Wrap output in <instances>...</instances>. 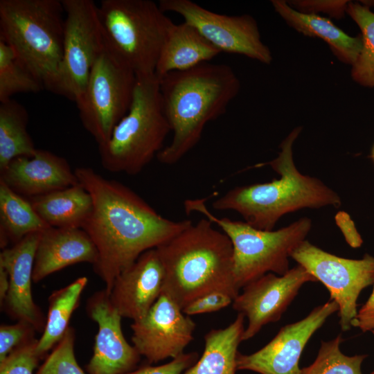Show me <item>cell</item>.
Instances as JSON below:
<instances>
[{
  "mask_svg": "<svg viewBox=\"0 0 374 374\" xmlns=\"http://www.w3.org/2000/svg\"><path fill=\"white\" fill-rule=\"evenodd\" d=\"M74 171L92 197V210L82 229L96 247L98 259L93 268L109 294L116 276L143 253L167 242L192 223L163 217L130 188L91 168Z\"/></svg>",
  "mask_w": 374,
  "mask_h": 374,
  "instance_id": "cell-1",
  "label": "cell"
},
{
  "mask_svg": "<svg viewBox=\"0 0 374 374\" xmlns=\"http://www.w3.org/2000/svg\"><path fill=\"white\" fill-rule=\"evenodd\" d=\"M159 79L172 139L157 159L163 164L172 165L198 143L208 122L225 113L240 84L229 66L209 62L170 72Z\"/></svg>",
  "mask_w": 374,
  "mask_h": 374,
  "instance_id": "cell-2",
  "label": "cell"
},
{
  "mask_svg": "<svg viewBox=\"0 0 374 374\" xmlns=\"http://www.w3.org/2000/svg\"><path fill=\"white\" fill-rule=\"evenodd\" d=\"M335 221L340 228L346 242L352 248L360 247L363 240L350 215L346 212L340 211L337 213Z\"/></svg>",
  "mask_w": 374,
  "mask_h": 374,
  "instance_id": "cell-37",
  "label": "cell"
},
{
  "mask_svg": "<svg viewBox=\"0 0 374 374\" xmlns=\"http://www.w3.org/2000/svg\"><path fill=\"white\" fill-rule=\"evenodd\" d=\"M28 122V112L21 103L12 98L0 102V170L17 157L36 153Z\"/></svg>",
  "mask_w": 374,
  "mask_h": 374,
  "instance_id": "cell-26",
  "label": "cell"
},
{
  "mask_svg": "<svg viewBox=\"0 0 374 374\" xmlns=\"http://www.w3.org/2000/svg\"><path fill=\"white\" fill-rule=\"evenodd\" d=\"M64 33L58 94L81 99L91 69L106 46L98 6L92 0H62Z\"/></svg>",
  "mask_w": 374,
  "mask_h": 374,
  "instance_id": "cell-10",
  "label": "cell"
},
{
  "mask_svg": "<svg viewBox=\"0 0 374 374\" xmlns=\"http://www.w3.org/2000/svg\"><path fill=\"white\" fill-rule=\"evenodd\" d=\"M87 315L98 326L88 374H125L134 370L141 355L125 338L123 318L113 306L105 289L95 292L87 302Z\"/></svg>",
  "mask_w": 374,
  "mask_h": 374,
  "instance_id": "cell-16",
  "label": "cell"
},
{
  "mask_svg": "<svg viewBox=\"0 0 374 374\" xmlns=\"http://www.w3.org/2000/svg\"><path fill=\"white\" fill-rule=\"evenodd\" d=\"M271 4L289 26L305 36L323 39L341 62L350 65L355 62L362 47L361 35L351 37L329 19L298 11L285 1L272 0Z\"/></svg>",
  "mask_w": 374,
  "mask_h": 374,
  "instance_id": "cell-22",
  "label": "cell"
},
{
  "mask_svg": "<svg viewBox=\"0 0 374 374\" xmlns=\"http://www.w3.org/2000/svg\"><path fill=\"white\" fill-rule=\"evenodd\" d=\"M317 282L301 265L283 276L267 273L242 287L232 307L248 320L242 341L251 339L262 328L278 321L306 283Z\"/></svg>",
  "mask_w": 374,
  "mask_h": 374,
  "instance_id": "cell-14",
  "label": "cell"
},
{
  "mask_svg": "<svg viewBox=\"0 0 374 374\" xmlns=\"http://www.w3.org/2000/svg\"><path fill=\"white\" fill-rule=\"evenodd\" d=\"M233 299L227 294L216 292L205 294L186 305L183 312L188 316L219 311L232 304Z\"/></svg>",
  "mask_w": 374,
  "mask_h": 374,
  "instance_id": "cell-35",
  "label": "cell"
},
{
  "mask_svg": "<svg viewBox=\"0 0 374 374\" xmlns=\"http://www.w3.org/2000/svg\"><path fill=\"white\" fill-rule=\"evenodd\" d=\"M41 233H31L0 253V267L9 276L8 290L1 307L9 317L28 323L36 332H43L46 321L33 301L31 288L35 255Z\"/></svg>",
  "mask_w": 374,
  "mask_h": 374,
  "instance_id": "cell-17",
  "label": "cell"
},
{
  "mask_svg": "<svg viewBox=\"0 0 374 374\" xmlns=\"http://www.w3.org/2000/svg\"><path fill=\"white\" fill-rule=\"evenodd\" d=\"M9 287V276L6 270L0 267V304H3Z\"/></svg>",
  "mask_w": 374,
  "mask_h": 374,
  "instance_id": "cell-39",
  "label": "cell"
},
{
  "mask_svg": "<svg viewBox=\"0 0 374 374\" xmlns=\"http://www.w3.org/2000/svg\"><path fill=\"white\" fill-rule=\"evenodd\" d=\"M341 341L340 334L330 341H321L314 362L302 368L301 374H362V364L367 355H344L340 350Z\"/></svg>",
  "mask_w": 374,
  "mask_h": 374,
  "instance_id": "cell-30",
  "label": "cell"
},
{
  "mask_svg": "<svg viewBox=\"0 0 374 374\" xmlns=\"http://www.w3.org/2000/svg\"><path fill=\"white\" fill-rule=\"evenodd\" d=\"M0 180L26 198L79 184L74 170L65 158L39 149L31 157L12 159L0 170Z\"/></svg>",
  "mask_w": 374,
  "mask_h": 374,
  "instance_id": "cell-19",
  "label": "cell"
},
{
  "mask_svg": "<svg viewBox=\"0 0 374 374\" xmlns=\"http://www.w3.org/2000/svg\"><path fill=\"white\" fill-rule=\"evenodd\" d=\"M348 1H294L292 4L298 11L314 13L323 11L334 17L341 18L346 12Z\"/></svg>",
  "mask_w": 374,
  "mask_h": 374,
  "instance_id": "cell-36",
  "label": "cell"
},
{
  "mask_svg": "<svg viewBox=\"0 0 374 374\" xmlns=\"http://www.w3.org/2000/svg\"><path fill=\"white\" fill-rule=\"evenodd\" d=\"M164 270L157 249L143 253L115 278L110 301L122 317L145 316L162 294Z\"/></svg>",
  "mask_w": 374,
  "mask_h": 374,
  "instance_id": "cell-18",
  "label": "cell"
},
{
  "mask_svg": "<svg viewBox=\"0 0 374 374\" xmlns=\"http://www.w3.org/2000/svg\"><path fill=\"white\" fill-rule=\"evenodd\" d=\"M371 157L372 159V160L374 162V145L371 149Z\"/></svg>",
  "mask_w": 374,
  "mask_h": 374,
  "instance_id": "cell-40",
  "label": "cell"
},
{
  "mask_svg": "<svg viewBox=\"0 0 374 374\" xmlns=\"http://www.w3.org/2000/svg\"><path fill=\"white\" fill-rule=\"evenodd\" d=\"M98 12L108 48L136 75L155 73L171 19L150 0H102Z\"/></svg>",
  "mask_w": 374,
  "mask_h": 374,
  "instance_id": "cell-8",
  "label": "cell"
},
{
  "mask_svg": "<svg viewBox=\"0 0 374 374\" xmlns=\"http://www.w3.org/2000/svg\"><path fill=\"white\" fill-rule=\"evenodd\" d=\"M220 53L190 24L171 20L158 58V78L173 71H185L208 62Z\"/></svg>",
  "mask_w": 374,
  "mask_h": 374,
  "instance_id": "cell-21",
  "label": "cell"
},
{
  "mask_svg": "<svg viewBox=\"0 0 374 374\" xmlns=\"http://www.w3.org/2000/svg\"><path fill=\"white\" fill-rule=\"evenodd\" d=\"M170 132L159 79L155 73L136 76L127 113L116 125L109 140L98 145L101 165L111 172L136 175L164 148Z\"/></svg>",
  "mask_w": 374,
  "mask_h": 374,
  "instance_id": "cell-6",
  "label": "cell"
},
{
  "mask_svg": "<svg viewBox=\"0 0 374 374\" xmlns=\"http://www.w3.org/2000/svg\"><path fill=\"white\" fill-rule=\"evenodd\" d=\"M35 338L14 349L0 362V374H33L42 358L37 353Z\"/></svg>",
  "mask_w": 374,
  "mask_h": 374,
  "instance_id": "cell-32",
  "label": "cell"
},
{
  "mask_svg": "<svg viewBox=\"0 0 374 374\" xmlns=\"http://www.w3.org/2000/svg\"><path fill=\"white\" fill-rule=\"evenodd\" d=\"M27 199L39 216L55 228H82L93 207L91 195L80 183Z\"/></svg>",
  "mask_w": 374,
  "mask_h": 374,
  "instance_id": "cell-23",
  "label": "cell"
},
{
  "mask_svg": "<svg viewBox=\"0 0 374 374\" xmlns=\"http://www.w3.org/2000/svg\"><path fill=\"white\" fill-rule=\"evenodd\" d=\"M199 359L197 352L184 353L159 366L145 365L125 374H181Z\"/></svg>",
  "mask_w": 374,
  "mask_h": 374,
  "instance_id": "cell-34",
  "label": "cell"
},
{
  "mask_svg": "<svg viewBox=\"0 0 374 374\" xmlns=\"http://www.w3.org/2000/svg\"><path fill=\"white\" fill-rule=\"evenodd\" d=\"M42 84L17 59L12 48L0 39V102L19 93H37Z\"/></svg>",
  "mask_w": 374,
  "mask_h": 374,
  "instance_id": "cell-29",
  "label": "cell"
},
{
  "mask_svg": "<svg viewBox=\"0 0 374 374\" xmlns=\"http://www.w3.org/2000/svg\"><path fill=\"white\" fill-rule=\"evenodd\" d=\"M195 328L191 317L162 293L145 316L133 321L132 341L149 364L157 363L184 353Z\"/></svg>",
  "mask_w": 374,
  "mask_h": 374,
  "instance_id": "cell-13",
  "label": "cell"
},
{
  "mask_svg": "<svg viewBox=\"0 0 374 374\" xmlns=\"http://www.w3.org/2000/svg\"><path fill=\"white\" fill-rule=\"evenodd\" d=\"M337 311L339 305L334 300L316 307L303 319L282 327L256 352L249 355L238 353L237 369L260 374H301L299 359L305 345Z\"/></svg>",
  "mask_w": 374,
  "mask_h": 374,
  "instance_id": "cell-15",
  "label": "cell"
},
{
  "mask_svg": "<svg viewBox=\"0 0 374 374\" xmlns=\"http://www.w3.org/2000/svg\"><path fill=\"white\" fill-rule=\"evenodd\" d=\"M346 12L361 30L362 47L351 65L354 81L364 87H374V12L368 6L348 1Z\"/></svg>",
  "mask_w": 374,
  "mask_h": 374,
  "instance_id": "cell-28",
  "label": "cell"
},
{
  "mask_svg": "<svg viewBox=\"0 0 374 374\" xmlns=\"http://www.w3.org/2000/svg\"><path fill=\"white\" fill-rule=\"evenodd\" d=\"M35 332L30 324L22 321L11 325H1L0 362L17 347L33 339Z\"/></svg>",
  "mask_w": 374,
  "mask_h": 374,
  "instance_id": "cell-33",
  "label": "cell"
},
{
  "mask_svg": "<svg viewBox=\"0 0 374 374\" xmlns=\"http://www.w3.org/2000/svg\"><path fill=\"white\" fill-rule=\"evenodd\" d=\"M136 82L135 73L106 44L76 103L83 127L98 145L109 140L116 125L127 113Z\"/></svg>",
  "mask_w": 374,
  "mask_h": 374,
  "instance_id": "cell-9",
  "label": "cell"
},
{
  "mask_svg": "<svg viewBox=\"0 0 374 374\" xmlns=\"http://www.w3.org/2000/svg\"><path fill=\"white\" fill-rule=\"evenodd\" d=\"M291 258L326 286L330 300L339 305L342 331L350 330L357 314V301L361 292L374 283V256L366 253L361 259L341 258L305 240Z\"/></svg>",
  "mask_w": 374,
  "mask_h": 374,
  "instance_id": "cell-11",
  "label": "cell"
},
{
  "mask_svg": "<svg viewBox=\"0 0 374 374\" xmlns=\"http://www.w3.org/2000/svg\"><path fill=\"white\" fill-rule=\"evenodd\" d=\"M373 334L374 335V329L371 331ZM371 374H374V371L371 373Z\"/></svg>",
  "mask_w": 374,
  "mask_h": 374,
  "instance_id": "cell-41",
  "label": "cell"
},
{
  "mask_svg": "<svg viewBox=\"0 0 374 374\" xmlns=\"http://www.w3.org/2000/svg\"><path fill=\"white\" fill-rule=\"evenodd\" d=\"M98 259L96 245L82 228L49 227L42 231L37 246L33 282L39 283L66 267Z\"/></svg>",
  "mask_w": 374,
  "mask_h": 374,
  "instance_id": "cell-20",
  "label": "cell"
},
{
  "mask_svg": "<svg viewBox=\"0 0 374 374\" xmlns=\"http://www.w3.org/2000/svg\"><path fill=\"white\" fill-rule=\"evenodd\" d=\"M204 217L157 249L164 270L162 293L182 310L209 293L239 294L228 236Z\"/></svg>",
  "mask_w": 374,
  "mask_h": 374,
  "instance_id": "cell-3",
  "label": "cell"
},
{
  "mask_svg": "<svg viewBox=\"0 0 374 374\" xmlns=\"http://www.w3.org/2000/svg\"><path fill=\"white\" fill-rule=\"evenodd\" d=\"M60 0H1L0 39L42 84L58 94L64 33Z\"/></svg>",
  "mask_w": 374,
  "mask_h": 374,
  "instance_id": "cell-5",
  "label": "cell"
},
{
  "mask_svg": "<svg viewBox=\"0 0 374 374\" xmlns=\"http://www.w3.org/2000/svg\"><path fill=\"white\" fill-rule=\"evenodd\" d=\"M205 202L204 198L187 199L184 207L188 213H201L228 236L233 246L235 282L240 290L267 273L285 274L290 269L289 258L312 228V220L301 217L276 231L260 230L244 221L216 217Z\"/></svg>",
  "mask_w": 374,
  "mask_h": 374,
  "instance_id": "cell-7",
  "label": "cell"
},
{
  "mask_svg": "<svg viewBox=\"0 0 374 374\" xmlns=\"http://www.w3.org/2000/svg\"><path fill=\"white\" fill-rule=\"evenodd\" d=\"M75 332L69 326L36 374H85L74 353Z\"/></svg>",
  "mask_w": 374,
  "mask_h": 374,
  "instance_id": "cell-31",
  "label": "cell"
},
{
  "mask_svg": "<svg viewBox=\"0 0 374 374\" xmlns=\"http://www.w3.org/2000/svg\"><path fill=\"white\" fill-rule=\"evenodd\" d=\"M301 129L294 128L281 142L278 157L266 163L280 175L278 179L235 187L215 199L213 208L234 211L253 227L272 231L285 214L303 208L340 206L341 200L337 193L296 168L292 146Z\"/></svg>",
  "mask_w": 374,
  "mask_h": 374,
  "instance_id": "cell-4",
  "label": "cell"
},
{
  "mask_svg": "<svg viewBox=\"0 0 374 374\" xmlns=\"http://www.w3.org/2000/svg\"><path fill=\"white\" fill-rule=\"evenodd\" d=\"M158 4L165 13L181 15L220 53L242 55L266 64L271 62V51L262 42L257 22L251 15L218 14L190 0H160Z\"/></svg>",
  "mask_w": 374,
  "mask_h": 374,
  "instance_id": "cell-12",
  "label": "cell"
},
{
  "mask_svg": "<svg viewBox=\"0 0 374 374\" xmlns=\"http://www.w3.org/2000/svg\"><path fill=\"white\" fill-rule=\"evenodd\" d=\"M351 326L359 328L363 332L374 329V286L371 294L358 310Z\"/></svg>",
  "mask_w": 374,
  "mask_h": 374,
  "instance_id": "cell-38",
  "label": "cell"
},
{
  "mask_svg": "<svg viewBox=\"0 0 374 374\" xmlns=\"http://www.w3.org/2000/svg\"><path fill=\"white\" fill-rule=\"evenodd\" d=\"M87 283L86 276L79 277L68 285L53 292L48 297L46 325L36 348L41 357L57 344L69 327L71 317L79 305Z\"/></svg>",
  "mask_w": 374,
  "mask_h": 374,
  "instance_id": "cell-27",
  "label": "cell"
},
{
  "mask_svg": "<svg viewBox=\"0 0 374 374\" xmlns=\"http://www.w3.org/2000/svg\"><path fill=\"white\" fill-rule=\"evenodd\" d=\"M244 319L243 314L238 313L226 327L206 332L202 356L181 374H235L238 348L245 329Z\"/></svg>",
  "mask_w": 374,
  "mask_h": 374,
  "instance_id": "cell-24",
  "label": "cell"
},
{
  "mask_svg": "<svg viewBox=\"0 0 374 374\" xmlns=\"http://www.w3.org/2000/svg\"><path fill=\"white\" fill-rule=\"evenodd\" d=\"M49 226L36 213L29 200L0 180V247L2 249Z\"/></svg>",
  "mask_w": 374,
  "mask_h": 374,
  "instance_id": "cell-25",
  "label": "cell"
}]
</instances>
